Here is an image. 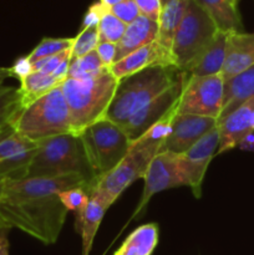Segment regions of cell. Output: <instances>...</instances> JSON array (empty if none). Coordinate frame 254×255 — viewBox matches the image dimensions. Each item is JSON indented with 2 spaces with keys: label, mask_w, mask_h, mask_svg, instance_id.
Segmentation results:
<instances>
[{
  "label": "cell",
  "mask_w": 254,
  "mask_h": 255,
  "mask_svg": "<svg viewBox=\"0 0 254 255\" xmlns=\"http://www.w3.org/2000/svg\"><path fill=\"white\" fill-rule=\"evenodd\" d=\"M117 84L119 80L110 70L94 79L64 80L61 90L69 107L72 133L80 134L90 125L104 119Z\"/></svg>",
  "instance_id": "obj_4"
},
{
  "label": "cell",
  "mask_w": 254,
  "mask_h": 255,
  "mask_svg": "<svg viewBox=\"0 0 254 255\" xmlns=\"http://www.w3.org/2000/svg\"><path fill=\"white\" fill-rule=\"evenodd\" d=\"M10 228H0V255H9V234Z\"/></svg>",
  "instance_id": "obj_39"
},
{
  "label": "cell",
  "mask_w": 254,
  "mask_h": 255,
  "mask_svg": "<svg viewBox=\"0 0 254 255\" xmlns=\"http://www.w3.org/2000/svg\"><path fill=\"white\" fill-rule=\"evenodd\" d=\"M107 7L104 6L100 1L94 2L91 6L87 9L86 14H85L84 20H82L81 30L82 29H89V27H97L99 26L101 17L105 12L107 11Z\"/></svg>",
  "instance_id": "obj_35"
},
{
  "label": "cell",
  "mask_w": 254,
  "mask_h": 255,
  "mask_svg": "<svg viewBox=\"0 0 254 255\" xmlns=\"http://www.w3.org/2000/svg\"><path fill=\"white\" fill-rule=\"evenodd\" d=\"M158 244V226L147 223L134 229L114 255H152Z\"/></svg>",
  "instance_id": "obj_24"
},
{
  "label": "cell",
  "mask_w": 254,
  "mask_h": 255,
  "mask_svg": "<svg viewBox=\"0 0 254 255\" xmlns=\"http://www.w3.org/2000/svg\"><path fill=\"white\" fill-rule=\"evenodd\" d=\"M21 110V96L17 87L0 86V132L9 126Z\"/></svg>",
  "instance_id": "obj_27"
},
{
  "label": "cell",
  "mask_w": 254,
  "mask_h": 255,
  "mask_svg": "<svg viewBox=\"0 0 254 255\" xmlns=\"http://www.w3.org/2000/svg\"><path fill=\"white\" fill-rule=\"evenodd\" d=\"M184 75V85L177 114L212 117L218 121L222 112L224 80L222 74L191 77Z\"/></svg>",
  "instance_id": "obj_9"
},
{
  "label": "cell",
  "mask_w": 254,
  "mask_h": 255,
  "mask_svg": "<svg viewBox=\"0 0 254 255\" xmlns=\"http://www.w3.org/2000/svg\"><path fill=\"white\" fill-rule=\"evenodd\" d=\"M188 2L189 0H169L167 4L162 6L159 19L157 21L158 34H157L156 41L168 54H171L173 37L183 19Z\"/></svg>",
  "instance_id": "obj_22"
},
{
  "label": "cell",
  "mask_w": 254,
  "mask_h": 255,
  "mask_svg": "<svg viewBox=\"0 0 254 255\" xmlns=\"http://www.w3.org/2000/svg\"><path fill=\"white\" fill-rule=\"evenodd\" d=\"M0 228H10L9 226H7L6 223H5L4 221L1 219V217H0Z\"/></svg>",
  "instance_id": "obj_44"
},
{
  "label": "cell",
  "mask_w": 254,
  "mask_h": 255,
  "mask_svg": "<svg viewBox=\"0 0 254 255\" xmlns=\"http://www.w3.org/2000/svg\"><path fill=\"white\" fill-rule=\"evenodd\" d=\"M119 1H121V0H100V2H101L104 6H106L107 9H110L111 6L116 5Z\"/></svg>",
  "instance_id": "obj_42"
},
{
  "label": "cell",
  "mask_w": 254,
  "mask_h": 255,
  "mask_svg": "<svg viewBox=\"0 0 254 255\" xmlns=\"http://www.w3.org/2000/svg\"><path fill=\"white\" fill-rule=\"evenodd\" d=\"M72 45H74V37H57V39L56 37H45L32 49L27 57L30 59V61H35L37 59L52 56V55L70 50Z\"/></svg>",
  "instance_id": "obj_29"
},
{
  "label": "cell",
  "mask_w": 254,
  "mask_h": 255,
  "mask_svg": "<svg viewBox=\"0 0 254 255\" xmlns=\"http://www.w3.org/2000/svg\"><path fill=\"white\" fill-rule=\"evenodd\" d=\"M109 69L104 66L96 50L77 59H71L66 79L87 80L100 76Z\"/></svg>",
  "instance_id": "obj_26"
},
{
  "label": "cell",
  "mask_w": 254,
  "mask_h": 255,
  "mask_svg": "<svg viewBox=\"0 0 254 255\" xmlns=\"http://www.w3.org/2000/svg\"><path fill=\"white\" fill-rule=\"evenodd\" d=\"M216 22L219 31H243L238 7L233 6L228 0H194Z\"/></svg>",
  "instance_id": "obj_23"
},
{
  "label": "cell",
  "mask_w": 254,
  "mask_h": 255,
  "mask_svg": "<svg viewBox=\"0 0 254 255\" xmlns=\"http://www.w3.org/2000/svg\"><path fill=\"white\" fill-rule=\"evenodd\" d=\"M127 25L117 19L110 10H107L101 17L97 30H99L100 42H112L117 44L121 40Z\"/></svg>",
  "instance_id": "obj_30"
},
{
  "label": "cell",
  "mask_w": 254,
  "mask_h": 255,
  "mask_svg": "<svg viewBox=\"0 0 254 255\" xmlns=\"http://www.w3.org/2000/svg\"><path fill=\"white\" fill-rule=\"evenodd\" d=\"M37 143V151L25 178H55L81 174L94 186L96 179L80 134L70 132L41 139Z\"/></svg>",
  "instance_id": "obj_3"
},
{
  "label": "cell",
  "mask_w": 254,
  "mask_h": 255,
  "mask_svg": "<svg viewBox=\"0 0 254 255\" xmlns=\"http://www.w3.org/2000/svg\"><path fill=\"white\" fill-rule=\"evenodd\" d=\"M62 82L55 79L52 75L32 71L29 76L20 81V96H21V109L29 106L37 99L46 95L55 87L60 86Z\"/></svg>",
  "instance_id": "obj_25"
},
{
  "label": "cell",
  "mask_w": 254,
  "mask_h": 255,
  "mask_svg": "<svg viewBox=\"0 0 254 255\" xmlns=\"http://www.w3.org/2000/svg\"><path fill=\"white\" fill-rule=\"evenodd\" d=\"M252 97H254V65L228 81H224L223 104L218 121Z\"/></svg>",
  "instance_id": "obj_21"
},
{
  "label": "cell",
  "mask_w": 254,
  "mask_h": 255,
  "mask_svg": "<svg viewBox=\"0 0 254 255\" xmlns=\"http://www.w3.org/2000/svg\"><path fill=\"white\" fill-rule=\"evenodd\" d=\"M238 147L243 151H253L254 152V131L248 133L243 137L241 142L238 143Z\"/></svg>",
  "instance_id": "obj_40"
},
{
  "label": "cell",
  "mask_w": 254,
  "mask_h": 255,
  "mask_svg": "<svg viewBox=\"0 0 254 255\" xmlns=\"http://www.w3.org/2000/svg\"><path fill=\"white\" fill-rule=\"evenodd\" d=\"M219 147L218 126L202 137L196 144L179 156L182 176L186 186L191 187L196 198L201 197L202 182L212 158Z\"/></svg>",
  "instance_id": "obj_13"
},
{
  "label": "cell",
  "mask_w": 254,
  "mask_h": 255,
  "mask_svg": "<svg viewBox=\"0 0 254 255\" xmlns=\"http://www.w3.org/2000/svg\"><path fill=\"white\" fill-rule=\"evenodd\" d=\"M158 147H141L131 143L125 158L111 172L96 181L90 191L96 192L107 207H111L122 193L137 179H143Z\"/></svg>",
  "instance_id": "obj_8"
},
{
  "label": "cell",
  "mask_w": 254,
  "mask_h": 255,
  "mask_svg": "<svg viewBox=\"0 0 254 255\" xmlns=\"http://www.w3.org/2000/svg\"><path fill=\"white\" fill-rule=\"evenodd\" d=\"M254 65V32H228L222 76L224 81Z\"/></svg>",
  "instance_id": "obj_17"
},
{
  "label": "cell",
  "mask_w": 254,
  "mask_h": 255,
  "mask_svg": "<svg viewBox=\"0 0 254 255\" xmlns=\"http://www.w3.org/2000/svg\"><path fill=\"white\" fill-rule=\"evenodd\" d=\"M7 77H11L9 67H0V86H1L2 82H4Z\"/></svg>",
  "instance_id": "obj_41"
},
{
  "label": "cell",
  "mask_w": 254,
  "mask_h": 255,
  "mask_svg": "<svg viewBox=\"0 0 254 255\" xmlns=\"http://www.w3.org/2000/svg\"><path fill=\"white\" fill-rule=\"evenodd\" d=\"M36 141L15 131L11 124L0 132V178L24 179L37 151Z\"/></svg>",
  "instance_id": "obj_11"
},
{
  "label": "cell",
  "mask_w": 254,
  "mask_h": 255,
  "mask_svg": "<svg viewBox=\"0 0 254 255\" xmlns=\"http://www.w3.org/2000/svg\"><path fill=\"white\" fill-rule=\"evenodd\" d=\"M59 198L67 211L74 212L75 216H80L86 208L90 201V191L86 187H76L60 192Z\"/></svg>",
  "instance_id": "obj_31"
},
{
  "label": "cell",
  "mask_w": 254,
  "mask_h": 255,
  "mask_svg": "<svg viewBox=\"0 0 254 255\" xmlns=\"http://www.w3.org/2000/svg\"><path fill=\"white\" fill-rule=\"evenodd\" d=\"M229 2H231L232 5H233V6H236V7H238V4H239V0H228Z\"/></svg>",
  "instance_id": "obj_45"
},
{
  "label": "cell",
  "mask_w": 254,
  "mask_h": 255,
  "mask_svg": "<svg viewBox=\"0 0 254 255\" xmlns=\"http://www.w3.org/2000/svg\"><path fill=\"white\" fill-rule=\"evenodd\" d=\"M218 31L213 19L194 0H189L172 42L173 66L181 72L187 71L197 57L212 44Z\"/></svg>",
  "instance_id": "obj_7"
},
{
  "label": "cell",
  "mask_w": 254,
  "mask_h": 255,
  "mask_svg": "<svg viewBox=\"0 0 254 255\" xmlns=\"http://www.w3.org/2000/svg\"><path fill=\"white\" fill-rule=\"evenodd\" d=\"M11 126L15 131L36 142L72 132L61 85L20 110Z\"/></svg>",
  "instance_id": "obj_5"
},
{
  "label": "cell",
  "mask_w": 254,
  "mask_h": 255,
  "mask_svg": "<svg viewBox=\"0 0 254 255\" xmlns=\"http://www.w3.org/2000/svg\"><path fill=\"white\" fill-rule=\"evenodd\" d=\"M107 209L109 207L102 202L96 192L90 191V201L86 208L76 217V231L82 238V255H89L91 252L95 236Z\"/></svg>",
  "instance_id": "obj_20"
},
{
  "label": "cell",
  "mask_w": 254,
  "mask_h": 255,
  "mask_svg": "<svg viewBox=\"0 0 254 255\" xmlns=\"http://www.w3.org/2000/svg\"><path fill=\"white\" fill-rule=\"evenodd\" d=\"M157 34L158 24L139 15L134 21L127 25L121 40L116 44V61L156 41Z\"/></svg>",
  "instance_id": "obj_18"
},
{
  "label": "cell",
  "mask_w": 254,
  "mask_h": 255,
  "mask_svg": "<svg viewBox=\"0 0 254 255\" xmlns=\"http://www.w3.org/2000/svg\"><path fill=\"white\" fill-rule=\"evenodd\" d=\"M99 42L100 37L97 27L80 30L79 34L74 37V45L71 47L72 59H77L96 50Z\"/></svg>",
  "instance_id": "obj_32"
},
{
  "label": "cell",
  "mask_w": 254,
  "mask_h": 255,
  "mask_svg": "<svg viewBox=\"0 0 254 255\" xmlns=\"http://www.w3.org/2000/svg\"><path fill=\"white\" fill-rule=\"evenodd\" d=\"M184 85V75L181 72L179 79L174 82L172 86L164 90L163 92L154 97L153 100L148 102L146 106L142 107L141 110L132 115L124 125L125 133L128 137L129 142H134L154 124L163 120L164 117L168 116L169 114L177 110V106L181 100L182 91H183Z\"/></svg>",
  "instance_id": "obj_10"
},
{
  "label": "cell",
  "mask_w": 254,
  "mask_h": 255,
  "mask_svg": "<svg viewBox=\"0 0 254 255\" xmlns=\"http://www.w3.org/2000/svg\"><path fill=\"white\" fill-rule=\"evenodd\" d=\"M144 188L141 201L137 204V208L132 218L136 217L143 209L149 199L156 193L176 187L186 186L179 166V156L168 152H159L149 163L143 177Z\"/></svg>",
  "instance_id": "obj_12"
},
{
  "label": "cell",
  "mask_w": 254,
  "mask_h": 255,
  "mask_svg": "<svg viewBox=\"0 0 254 255\" xmlns=\"http://www.w3.org/2000/svg\"><path fill=\"white\" fill-rule=\"evenodd\" d=\"M217 126L218 121L212 117L177 114L172 122L171 133L159 147L158 153L168 152L181 156Z\"/></svg>",
  "instance_id": "obj_14"
},
{
  "label": "cell",
  "mask_w": 254,
  "mask_h": 255,
  "mask_svg": "<svg viewBox=\"0 0 254 255\" xmlns=\"http://www.w3.org/2000/svg\"><path fill=\"white\" fill-rule=\"evenodd\" d=\"M96 52L106 69H110L116 62V44L112 42H99Z\"/></svg>",
  "instance_id": "obj_37"
},
{
  "label": "cell",
  "mask_w": 254,
  "mask_h": 255,
  "mask_svg": "<svg viewBox=\"0 0 254 255\" xmlns=\"http://www.w3.org/2000/svg\"><path fill=\"white\" fill-rule=\"evenodd\" d=\"M159 1H161V5H162V6H163V5L167 4V2H168L169 0H159Z\"/></svg>",
  "instance_id": "obj_46"
},
{
  "label": "cell",
  "mask_w": 254,
  "mask_h": 255,
  "mask_svg": "<svg viewBox=\"0 0 254 255\" xmlns=\"http://www.w3.org/2000/svg\"><path fill=\"white\" fill-rule=\"evenodd\" d=\"M154 66H173L171 54L164 51L157 41L131 52L115 62L109 70L120 81L125 77Z\"/></svg>",
  "instance_id": "obj_16"
},
{
  "label": "cell",
  "mask_w": 254,
  "mask_h": 255,
  "mask_svg": "<svg viewBox=\"0 0 254 255\" xmlns=\"http://www.w3.org/2000/svg\"><path fill=\"white\" fill-rule=\"evenodd\" d=\"M219 147L217 154L238 146L244 136L254 131V97L218 121Z\"/></svg>",
  "instance_id": "obj_15"
},
{
  "label": "cell",
  "mask_w": 254,
  "mask_h": 255,
  "mask_svg": "<svg viewBox=\"0 0 254 255\" xmlns=\"http://www.w3.org/2000/svg\"><path fill=\"white\" fill-rule=\"evenodd\" d=\"M76 187H86L90 191L92 183L81 174L6 179L0 201V217L10 228L20 229L44 244H54L69 212L57 194Z\"/></svg>",
  "instance_id": "obj_1"
},
{
  "label": "cell",
  "mask_w": 254,
  "mask_h": 255,
  "mask_svg": "<svg viewBox=\"0 0 254 255\" xmlns=\"http://www.w3.org/2000/svg\"><path fill=\"white\" fill-rule=\"evenodd\" d=\"M70 55H71V49L66 50V51L64 52H60V54L52 55V56L42 57V59H37L35 60V61H31L32 71L52 75L55 70L60 66V64H61L66 57H69Z\"/></svg>",
  "instance_id": "obj_34"
},
{
  "label": "cell",
  "mask_w": 254,
  "mask_h": 255,
  "mask_svg": "<svg viewBox=\"0 0 254 255\" xmlns=\"http://www.w3.org/2000/svg\"><path fill=\"white\" fill-rule=\"evenodd\" d=\"M177 115V110L168 116L164 117L159 122L154 124L153 126L149 127L137 141L132 142V143L137 144L141 147H161L164 139L169 136L172 131V122H173L174 116Z\"/></svg>",
  "instance_id": "obj_28"
},
{
  "label": "cell",
  "mask_w": 254,
  "mask_h": 255,
  "mask_svg": "<svg viewBox=\"0 0 254 255\" xmlns=\"http://www.w3.org/2000/svg\"><path fill=\"white\" fill-rule=\"evenodd\" d=\"M181 76L174 66H154L120 80L104 119L122 126L138 110L168 89Z\"/></svg>",
  "instance_id": "obj_2"
},
{
  "label": "cell",
  "mask_w": 254,
  "mask_h": 255,
  "mask_svg": "<svg viewBox=\"0 0 254 255\" xmlns=\"http://www.w3.org/2000/svg\"><path fill=\"white\" fill-rule=\"evenodd\" d=\"M109 10L117 19H120L126 25L131 24L132 21H134L141 15L134 0H121L116 5L110 7Z\"/></svg>",
  "instance_id": "obj_33"
},
{
  "label": "cell",
  "mask_w": 254,
  "mask_h": 255,
  "mask_svg": "<svg viewBox=\"0 0 254 255\" xmlns=\"http://www.w3.org/2000/svg\"><path fill=\"white\" fill-rule=\"evenodd\" d=\"M138 6L139 12L142 16L152 20V21H158L159 14H161L162 5L159 0H134Z\"/></svg>",
  "instance_id": "obj_36"
},
{
  "label": "cell",
  "mask_w": 254,
  "mask_h": 255,
  "mask_svg": "<svg viewBox=\"0 0 254 255\" xmlns=\"http://www.w3.org/2000/svg\"><path fill=\"white\" fill-rule=\"evenodd\" d=\"M9 70L10 74H11V77H16V79H19L21 81L22 79L29 76L32 72V64L26 55V56L19 57L14 62V65L11 67H9Z\"/></svg>",
  "instance_id": "obj_38"
},
{
  "label": "cell",
  "mask_w": 254,
  "mask_h": 255,
  "mask_svg": "<svg viewBox=\"0 0 254 255\" xmlns=\"http://www.w3.org/2000/svg\"><path fill=\"white\" fill-rule=\"evenodd\" d=\"M80 137L96 181L111 172L125 158L131 146L124 128L107 119L90 125Z\"/></svg>",
  "instance_id": "obj_6"
},
{
  "label": "cell",
  "mask_w": 254,
  "mask_h": 255,
  "mask_svg": "<svg viewBox=\"0 0 254 255\" xmlns=\"http://www.w3.org/2000/svg\"><path fill=\"white\" fill-rule=\"evenodd\" d=\"M4 183H5V179L0 178V201H1L2 192H4Z\"/></svg>",
  "instance_id": "obj_43"
},
{
  "label": "cell",
  "mask_w": 254,
  "mask_h": 255,
  "mask_svg": "<svg viewBox=\"0 0 254 255\" xmlns=\"http://www.w3.org/2000/svg\"><path fill=\"white\" fill-rule=\"evenodd\" d=\"M228 32L218 31L212 44L197 57L196 61L184 71L187 76L202 77L222 74L227 54Z\"/></svg>",
  "instance_id": "obj_19"
}]
</instances>
